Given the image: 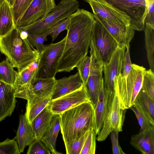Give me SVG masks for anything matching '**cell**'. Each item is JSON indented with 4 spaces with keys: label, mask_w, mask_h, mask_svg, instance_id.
Returning <instances> with one entry per match:
<instances>
[{
    "label": "cell",
    "mask_w": 154,
    "mask_h": 154,
    "mask_svg": "<svg viewBox=\"0 0 154 154\" xmlns=\"http://www.w3.org/2000/svg\"><path fill=\"white\" fill-rule=\"evenodd\" d=\"M68 17L69 25L57 72H70L87 56L95 23L93 14L83 9L78 8Z\"/></svg>",
    "instance_id": "1"
},
{
    "label": "cell",
    "mask_w": 154,
    "mask_h": 154,
    "mask_svg": "<svg viewBox=\"0 0 154 154\" xmlns=\"http://www.w3.org/2000/svg\"><path fill=\"white\" fill-rule=\"evenodd\" d=\"M28 33L16 26L0 38V51L19 72L39 58L40 53L27 38Z\"/></svg>",
    "instance_id": "2"
},
{
    "label": "cell",
    "mask_w": 154,
    "mask_h": 154,
    "mask_svg": "<svg viewBox=\"0 0 154 154\" xmlns=\"http://www.w3.org/2000/svg\"><path fill=\"white\" fill-rule=\"evenodd\" d=\"M94 107L91 101L82 103L59 114L61 132L65 145L94 128Z\"/></svg>",
    "instance_id": "3"
},
{
    "label": "cell",
    "mask_w": 154,
    "mask_h": 154,
    "mask_svg": "<svg viewBox=\"0 0 154 154\" xmlns=\"http://www.w3.org/2000/svg\"><path fill=\"white\" fill-rule=\"evenodd\" d=\"M146 69L143 66L132 64L126 79L120 74L114 83V90L119 99L120 107L126 109L133 104L142 85L143 74Z\"/></svg>",
    "instance_id": "4"
},
{
    "label": "cell",
    "mask_w": 154,
    "mask_h": 154,
    "mask_svg": "<svg viewBox=\"0 0 154 154\" xmlns=\"http://www.w3.org/2000/svg\"><path fill=\"white\" fill-rule=\"evenodd\" d=\"M79 6V2L76 0H61L43 18L27 26H17L28 33H44L63 20L68 18L77 10Z\"/></svg>",
    "instance_id": "5"
},
{
    "label": "cell",
    "mask_w": 154,
    "mask_h": 154,
    "mask_svg": "<svg viewBox=\"0 0 154 154\" xmlns=\"http://www.w3.org/2000/svg\"><path fill=\"white\" fill-rule=\"evenodd\" d=\"M87 2L88 0H82ZM105 4L126 14L131 20L130 26L138 31L144 30L147 13L145 0H92Z\"/></svg>",
    "instance_id": "6"
},
{
    "label": "cell",
    "mask_w": 154,
    "mask_h": 154,
    "mask_svg": "<svg viewBox=\"0 0 154 154\" xmlns=\"http://www.w3.org/2000/svg\"><path fill=\"white\" fill-rule=\"evenodd\" d=\"M66 37L60 41L46 45L40 53L38 65L35 77L38 78L54 77L57 72L59 61L65 47Z\"/></svg>",
    "instance_id": "7"
},
{
    "label": "cell",
    "mask_w": 154,
    "mask_h": 154,
    "mask_svg": "<svg viewBox=\"0 0 154 154\" xmlns=\"http://www.w3.org/2000/svg\"><path fill=\"white\" fill-rule=\"evenodd\" d=\"M91 41L97 55L103 64L109 62L119 46L116 40L96 19Z\"/></svg>",
    "instance_id": "8"
},
{
    "label": "cell",
    "mask_w": 154,
    "mask_h": 154,
    "mask_svg": "<svg viewBox=\"0 0 154 154\" xmlns=\"http://www.w3.org/2000/svg\"><path fill=\"white\" fill-rule=\"evenodd\" d=\"M56 80L55 77H35L29 84L15 88V97L27 100L33 97L45 98L52 96Z\"/></svg>",
    "instance_id": "9"
},
{
    "label": "cell",
    "mask_w": 154,
    "mask_h": 154,
    "mask_svg": "<svg viewBox=\"0 0 154 154\" xmlns=\"http://www.w3.org/2000/svg\"><path fill=\"white\" fill-rule=\"evenodd\" d=\"M90 101L87 87L83 84L76 90L51 99L48 106L54 115H59L72 108Z\"/></svg>",
    "instance_id": "10"
},
{
    "label": "cell",
    "mask_w": 154,
    "mask_h": 154,
    "mask_svg": "<svg viewBox=\"0 0 154 154\" xmlns=\"http://www.w3.org/2000/svg\"><path fill=\"white\" fill-rule=\"evenodd\" d=\"M89 47L91 57L90 72L86 86L94 108L96 105L103 77V64L98 57L92 42Z\"/></svg>",
    "instance_id": "11"
},
{
    "label": "cell",
    "mask_w": 154,
    "mask_h": 154,
    "mask_svg": "<svg viewBox=\"0 0 154 154\" xmlns=\"http://www.w3.org/2000/svg\"><path fill=\"white\" fill-rule=\"evenodd\" d=\"M125 50L126 47L119 46L109 62L103 65V86L109 93L115 91V82L121 72Z\"/></svg>",
    "instance_id": "12"
},
{
    "label": "cell",
    "mask_w": 154,
    "mask_h": 154,
    "mask_svg": "<svg viewBox=\"0 0 154 154\" xmlns=\"http://www.w3.org/2000/svg\"><path fill=\"white\" fill-rule=\"evenodd\" d=\"M56 6L54 0H33L18 21L16 26H27L42 19Z\"/></svg>",
    "instance_id": "13"
},
{
    "label": "cell",
    "mask_w": 154,
    "mask_h": 154,
    "mask_svg": "<svg viewBox=\"0 0 154 154\" xmlns=\"http://www.w3.org/2000/svg\"><path fill=\"white\" fill-rule=\"evenodd\" d=\"M97 20L106 29L118 43L119 46H130V43L134 34V30L130 26L115 23L94 14Z\"/></svg>",
    "instance_id": "14"
},
{
    "label": "cell",
    "mask_w": 154,
    "mask_h": 154,
    "mask_svg": "<svg viewBox=\"0 0 154 154\" xmlns=\"http://www.w3.org/2000/svg\"><path fill=\"white\" fill-rule=\"evenodd\" d=\"M94 14L115 23L130 26V18L125 13L117 10L105 4L88 0Z\"/></svg>",
    "instance_id": "15"
},
{
    "label": "cell",
    "mask_w": 154,
    "mask_h": 154,
    "mask_svg": "<svg viewBox=\"0 0 154 154\" xmlns=\"http://www.w3.org/2000/svg\"><path fill=\"white\" fill-rule=\"evenodd\" d=\"M13 86L0 81V122L11 116L15 108L17 100Z\"/></svg>",
    "instance_id": "16"
},
{
    "label": "cell",
    "mask_w": 154,
    "mask_h": 154,
    "mask_svg": "<svg viewBox=\"0 0 154 154\" xmlns=\"http://www.w3.org/2000/svg\"><path fill=\"white\" fill-rule=\"evenodd\" d=\"M131 145L143 154H154V126L132 136Z\"/></svg>",
    "instance_id": "17"
},
{
    "label": "cell",
    "mask_w": 154,
    "mask_h": 154,
    "mask_svg": "<svg viewBox=\"0 0 154 154\" xmlns=\"http://www.w3.org/2000/svg\"><path fill=\"white\" fill-rule=\"evenodd\" d=\"M109 92L105 89L103 79L100 85L96 105L94 111V129L96 135L102 128L107 106Z\"/></svg>",
    "instance_id": "18"
},
{
    "label": "cell",
    "mask_w": 154,
    "mask_h": 154,
    "mask_svg": "<svg viewBox=\"0 0 154 154\" xmlns=\"http://www.w3.org/2000/svg\"><path fill=\"white\" fill-rule=\"evenodd\" d=\"M83 84L78 72L68 77L56 80L51 99H54L76 90Z\"/></svg>",
    "instance_id": "19"
},
{
    "label": "cell",
    "mask_w": 154,
    "mask_h": 154,
    "mask_svg": "<svg viewBox=\"0 0 154 154\" xmlns=\"http://www.w3.org/2000/svg\"><path fill=\"white\" fill-rule=\"evenodd\" d=\"M35 139L31 124L25 114L21 115L15 138L17 142L20 153L23 152L26 146L29 145Z\"/></svg>",
    "instance_id": "20"
},
{
    "label": "cell",
    "mask_w": 154,
    "mask_h": 154,
    "mask_svg": "<svg viewBox=\"0 0 154 154\" xmlns=\"http://www.w3.org/2000/svg\"><path fill=\"white\" fill-rule=\"evenodd\" d=\"M60 130V116L54 114L49 125L41 139V140L49 151L52 154H58L56 148L57 136Z\"/></svg>",
    "instance_id": "21"
},
{
    "label": "cell",
    "mask_w": 154,
    "mask_h": 154,
    "mask_svg": "<svg viewBox=\"0 0 154 154\" xmlns=\"http://www.w3.org/2000/svg\"><path fill=\"white\" fill-rule=\"evenodd\" d=\"M48 105L31 123L35 139H41L49 125L54 115L50 110Z\"/></svg>",
    "instance_id": "22"
},
{
    "label": "cell",
    "mask_w": 154,
    "mask_h": 154,
    "mask_svg": "<svg viewBox=\"0 0 154 154\" xmlns=\"http://www.w3.org/2000/svg\"><path fill=\"white\" fill-rule=\"evenodd\" d=\"M16 26L11 8L5 1L0 7V38L6 35Z\"/></svg>",
    "instance_id": "23"
},
{
    "label": "cell",
    "mask_w": 154,
    "mask_h": 154,
    "mask_svg": "<svg viewBox=\"0 0 154 154\" xmlns=\"http://www.w3.org/2000/svg\"><path fill=\"white\" fill-rule=\"evenodd\" d=\"M126 110L121 108L118 97L115 92L112 100L111 110V118L113 131L119 132L122 131Z\"/></svg>",
    "instance_id": "24"
},
{
    "label": "cell",
    "mask_w": 154,
    "mask_h": 154,
    "mask_svg": "<svg viewBox=\"0 0 154 154\" xmlns=\"http://www.w3.org/2000/svg\"><path fill=\"white\" fill-rule=\"evenodd\" d=\"M148 117L154 125V100L141 88L134 102Z\"/></svg>",
    "instance_id": "25"
},
{
    "label": "cell",
    "mask_w": 154,
    "mask_h": 154,
    "mask_svg": "<svg viewBox=\"0 0 154 154\" xmlns=\"http://www.w3.org/2000/svg\"><path fill=\"white\" fill-rule=\"evenodd\" d=\"M144 30L147 58L150 69L154 72V27L145 23Z\"/></svg>",
    "instance_id": "26"
},
{
    "label": "cell",
    "mask_w": 154,
    "mask_h": 154,
    "mask_svg": "<svg viewBox=\"0 0 154 154\" xmlns=\"http://www.w3.org/2000/svg\"><path fill=\"white\" fill-rule=\"evenodd\" d=\"M38 59L18 72V75L13 87L14 88L29 84L35 77L38 65Z\"/></svg>",
    "instance_id": "27"
},
{
    "label": "cell",
    "mask_w": 154,
    "mask_h": 154,
    "mask_svg": "<svg viewBox=\"0 0 154 154\" xmlns=\"http://www.w3.org/2000/svg\"><path fill=\"white\" fill-rule=\"evenodd\" d=\"M115 91L110 92L108 101L103 126L98 134L97 140L98 141L104 140L113 131L111 118V110L112 98Z\"/></svg>",
    "instance_id": "28"
},
{
    "label": "cell",
    "mask_w": 154,
    "mask_h": 154,
    "mask_svg": "<svg viewBox=\"0 0 154 154\" xmlns=\"http://www.w3.org/2000/svg\"><path fill=\"white\" fill-rule=\"evenodd\" d=\"M7 58L0 62V81L14 86L18 75Z\"/></svg>",
    "instance_id": "29"
},
{
    "label": "cell",
    "mask_w": 154,
    "mask_h": 154,
    "mask_svg": "<svg viewBox=\"0 0 154 154\" xmlns=\"http://www.w3.org/2000/svg\"><path fill=\"white\" fill-rule=\"evenodd\" d=\"M51 97H49L39 101L27 102L25 114L30 123L49 104L52 99Z\"/></svg>",
    "instance_id": "30"
},
{
    "label": "cell",
    "mask_w": 154,
    "mask_h": 154,
    "mask_svg": "<svg viewBox=\"0 0 154 154\" xmlns=\"http://www.w3.org/2000/svg\"><path fill=\"white\" fill-rule=\"evenodd\" d=\"M54 27L46 32L41 34L28 33L27 38L30 42L40 53L44 49L45 46L44 43L47 40V36L53 30Z\"/></svg>",
    "instance_id": "31"
},
{
    "label": "cell",
    "mask_w": 154,
    "mask_h": 154,
    "mask_svg": "<svg viewBox=\"0 0 154 154\" xmlns=\"http://www.w3.org/2000/svg\"><path fill=\"white\" fill-rule=\"evenodd\" d=\"M33 0H15L11 10L13 20L16 26L20 18Z\"/></svg>",
    "instance_id": "32"
},
{
    "label": "cell",
    "mask_w": 154,
    "mask_h": 154,
    "mask_svg": "<svg viewBox=\"0 0 154 154\" xmlns=\"http://www.w3.org/2000/svg\"><path fill=\"white\" fill-rule=\"evenodd\" d=\"M91 128L80 137L65 145L67 154H80L85 141Z\"/></svg>",
    "instance_id": "33"
},
{
    "label": "cell",
    "mask_w": 154,
    "mask_h": 154,
    "mask_svg": "<svg viewBox=\"0 0 154 154\" xmlns=\"http://www.w3.org/2000/svg\"><path fill=\"white\" fill-rule=\"evenodd\" d=\"M141 88L154 100V72L151 69L144 71Z\"/></svg>",
    "instance_id": "34"
},
{
    "label": "cell",
    "mask_w": 154,
    "mask_h": 154,
    "mask_svg": "<svg viewBox=\"0 0 154 154\" xmlns=\"http://www.w3.org/2000/svg\"><path fill=\"white\" fill-rule=\"evenodd\" d=\"M96 135L94 128H91L85 141L80 154H95Z\"/></svg>",
    "instance_id": "35"
},
{
    "label": "cell",
    "mask_w": 154,
    "mask_h": 154,
    "mask_svg": "<svg viewBox=\"0 0 154 154\" xmlns=\"http://www.w3.org/2000/svg\"><path fill=\"white\" fill-rule=\"evenodd\" d=\"M135 113L140 126V131L154 126L144 112L137 105L133 104L130 108Z\"/></svg>",
    "instance_id": "36"
},
{
    "label": "cell",
    "mask_w": 154,
    "mask_h": 154,
    "mask_svg": "<svg viewBox=\"0 0 154 154\" xmlns=\"http://www.w3.org/2000/svg\"><path fill=\"white\" fill-rule=\"evenodd\" d=\"M17 142L15 139L7 138L0 142V154H20Z\"/></svg>",
    "instance_id": "37"
},
{
    "label": "cell",
    "mask_w": 154,
    "mask_h": 154,
    "mask_svg": "<svg viewBox=\"0 0 154 154\" xmlns=\"http://www.w3.org/2000/svg\"><path fill=\"white\" fill-rule=\"evenodd\" d=\"M91 57L86 56L78 64L76 67L84 84L86 85L90 72Z\"/></svg>",
    "instance_id": "38"
},
{
    "label": "cell",
    "mask_w": 154,
    "mask_h": 154,
    "mask_svg": "<svg viewBox=\"0 0 154 154\" xmlns=\"http://www.w3.org/2000/svg\"><path fill=\"white\" fill-rule=\"evenodd\" d=\"M27 154H51L41 139H35L29 145Z\"/></svg>",
    "instance_id": "39"
},
{
    "label": "cell",
    "mask_w": 154,
    "mask_h": 154,
    "mask_svg": "<svg viewBox=\"0 0 154 154\" xmlns=\"http://www.w3.org/2000/svg\"><path fill=\"white\" fill-rule=\"evenodd\" d=\"M69 23V19L68 17L59 22L54 27L50 34L51 36L52 42L56 39L62 32L68 29Z\"/></svg>",
    "instance_id": "40"
},
{
    "label": "cell",
    "mask_w": 154,
    "mask_h": 154,
    "mask_svg": "<svg viewBox=\"0 0 154 154\" xmlns=\"http://www.w3.org/2000/svg\"><path fill=\"white\" fill-rule=\"evenodd\" d=\"M145 1L147 7V13L144 22L154 27V0H145Z\"/></svg>",
    "instance_id": "41"
},
{
    "label": "cell",
    "mask_w": 154,
    "mask_h": 154,
    "mask_svg": "<svg viewBox=\"0 0 154 154\" xmlns=\"http://www.w3.org/2000/svg\"><path fill=\"white\" fill-rule=\"evenodd\" d=\"M119 133L113 131L110 133V139L112 144V150L113 154H125L119 145Z\"/></svg>",
    "instance_id": "42"
},
{
    "label": "cell",
    "mask_w": 154,
    "mask_h": 154,
    "mask_svg": "<svg viewBox=\"0 0 154 154\" xmlns=\"http://www.w3.org/2000/svg\"><path fill=\"white\" fill-rule=\"evenodd\" d=\"M5 1L12 8L14 4L15 0H5Z\"/></svg>",
    "instance_id": "43"
},
{
    "label": "cell",
    "mask_w": 154,
    "mask_h": 154,
    "mask_svg": "<svg viewBox=\"0 0 154 154\" xmlns=\"http://www.w3.org/2000/svg\"><path fill=\"white\" fill-rule=\"evenodd\" d=\"M5 1V0H0V7Z\"/></svg>",
    "instance_id": "44"
},
{
    "label": "cell",
    "mask_w": 154,
    "mask_h": 154,
    "mask_svg": "<svg viewBox=\"0 0 154 154\" xmlns=\"http://www.w3.org/2000/svg\"></svg>",
    "instance_id": "45"
}]
</instances>
